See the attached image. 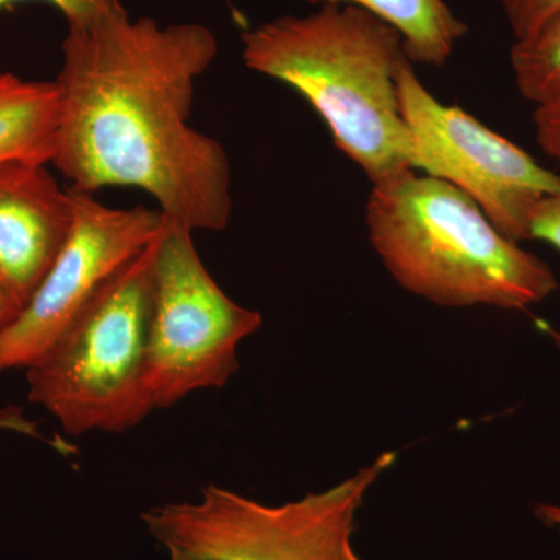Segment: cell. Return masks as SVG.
<instances>
[{
  "instance_id": "1",
  "label": "cell",
  "mask_w": 560,
  "mask_h": 560,
  "mask_svg": "<svg viewBox=\"0 0 560 560\" xmlns=\"http://www.w3.org/2000/svg\"><path fill=\"white\" fill-rule=\"evenodd\" d=\"M219 43L200 22L132 20L97 0L68 21L51 165L86 194L132 187L190 231H221L232 213L231 164L219 140L191 127L198 80Z\"/></svg>"
},
{
  "instance_id": "2",
  "label": "cell",
  "mask_w": 560,
  "mask_h": 560,
  "mask_svg": "<svg viewBox=\"0 0 560 560\" xmlns=\"http://www.w3.org/2000/svg\"><path fill=\"white\" fill-rule=\"evenodd\" d=\"M242 44L246 68L301 94L372 184L415 171L397 94L410 58L388 22L349 3L323 5L265 22L243 33Z\"/></svg>"
},
{
  "instance_id": "3",
  "label": "cell",
  "mask_w": 560,
  "mask_h": 560,
  "mask_svg": "<svg viewBox=\"0 0 560 560\" xmlns=\"http://www.w3.org/2000/svg\"><path fill=\"white\" fill-rule=\"evenodd\" d=\"M366 224L390 276L434 304L525 311L558 290L551 268L467 195L418 171L372 184Z\"/></svg>"
},
{
  "instance_id": "4",
  "label": "cell",
  "mask_w": 560,
  "mask_h": 560,
  "mask_svg": "<svg viewBox=\"0 0 560 560\" xmlns=\"http://www.w3.org/2000/svg\"><path fill=\"white\" fill-rule=\"evenodd\" d=\"M160 235L27 370L28 400L49 411L70 436L124 433L153 412L147 359Z\"/></svg>"
},
{
  "instance_id": "5",
  "label": "cell",
  "mask_w": 560,
  "mask_h": 560,
  "mask_svg": "<svg viewBox=\"0 0 560 560\" xmlns=\"http://www.w3.org/2000/svg\"><path fill=\"white\" fill-rule=\"evenodd\" d=\"M394 460L383 453L340 485L279 506L208 485L200 500L140 518L168 560H361L352 547L357 511Z\"/></svg>"
},
{
  "instance_id": "6",
  "label": "cell",
  "mask_w": 560,
  "mask_h": 560,
  "mask_svg": "<svg viewBox=\"0 0 560 560\" xmlns=\"http://www.w3.org/2000/svg\"><path fill=\"white\" fill-rule=\"evenodd\" d=\"M194 231L165 219L153 272L147 390L153 411L195 390L220 389L238 371V346L264 318L220 289L195 248Z\"/></svg>"
},
{
  "instance_id": "7",
  "label": "cell",
  "mask_w": 560,
  "mask_h": 560,
  "mask_svg": "<svg viewBox=\"0 0 560 560\" xmlns=\"http://www.w3.org/2000/svg\"><path fill=\"white\" fill-rule=\"evenodd\" d=\"M397 94L412 168L463 191L511 241H530L533 210L560 195V175L463 108L438 101L410 60L397 73Z\"/></svg>"
},
{
  "instance_id": "8",
  "label": "cell",
  "mask_w": 560,
  "mask_h": 560,
  "mask_svg": "<svg viewBox=\"0 0 560 560\" xmlns=\"http://www.w3.org/2000/svg\"><path fill=\"white\" fill-rule=\"evenodd\" d=\"M69 189L72 230L32 300L0 331V374L27 371L43 359L103 287L164 228L161 210L110 208L92 194Z\"/></svg>"
},
{
  "instance_id": "9",
  "label": "cell",
  "mask_w": 560,
  "mask_h": 560,
  "mask_svg": "<svg viewBox=\"0 0 560 560\" xmlns=\"http://www.w3.org/2000/svg\"><path fill=\"white\" fill-rule=\"evenodd\" d=\"M72 223L70 189L47 164L0 165V287L20 312L46 278Z\"/></svg>"
},
{
  "instance_id": "10",
  "label": "cell",
  "mask_w": 560,
  "mask_h": 560,
  "mask_svg": "<svg viewBox=\"0 0 560 560\" xmlns=\"http://www.w3.org/2000/svg\"><path fill=\"white\" fill-rule=\"evenodd\" d=\"M60 101L54 81L0 73V165L51 164L57 151Z\"/></svg>"
},
{
  "instance_id": "11",
  "label": "cell",
  "mask_w": 560,
  "mask_h": 560,
  "mask_svg": "<svg viewBox=\"0 0 560 560\" xmlns=\"http://www.w3.org/2000/svg\"><path fill=\"white\" fill-rule=\"evenodd\" d=\"M316 5H357L388 22L404 38L411 62L442 66L456 44L467 35V25L444 0H308Z\"/></svg>"
},
{
  "instance_id": "12",
  "label": "cell",
  "mask_w": 560,
  "mask_h": 560,
  "mask_svg": "<svg viewBox=\"0 0 560 560\" xmlns=\"http://www.w3.org/2000/svg\"><path fill=\"white\" fill-rule=\"evenodd\" d=\"M515 84L525 101L541 103L560 92V22L511 49Z\"/></svg>"
},
{
  "instance_id": "13",
  "label": "cell",
  "mask_w": 560,
  "mask_h": 560,
  "mask_svg": "<svg viewBox=\"0 0 560 560\" xmlns=\"http://www.w3.org/2000/svg\"><path fill=\"white\" fill-rule=\"evenodd\" d=\"M515 40H528L560 22V0H500Z\"/></svg>"
},
{
  "instance_id": "14",
  "label": "cell",
  "mask_w": 560,
  "mask_h": 560,
  "mask_svg": "<svg viewBox=\"0 0 560 560\" xmlns=\"http://www.w3.org/2000/svg\"><path fill=\"white\" fill-rule=\"evenodd\" d=\"M534 130L541 151L560 164V92L534 109Z\"/></svg>"
},
{
  "instance_id": "15",
  "label": "cell",
  "mask_w": 560,
  "mask_h": 560,
  "mask_svg": "<svg viewBox=\"0 0 560 560\" xmlns=\"http://www.w3.org/2000/svg\"><path fill=\"white\" fill-rule=\"evenodd\" d=\"M530 241L550 243L560 250V195L541 200L529 221Z\"/></svg>"
},
{
  "instance_id": "16",
  "label": "cell",
  "mask_w": 560,
  "mask_h": 560,
  "mask_svg": "<svg viewBox=\"0 0 560 560\" xmlns=\"http://www.w3.org/2000/svg\"><path fill=\"white\" fill-rule=\"evenodd\" d=\"M11 2H16V0H0V9L10 5ZM47 2L57 7V9L65 14L66 20L72 21L77 20V18L84 16L88 11L94 9L97 0H47Z\"/></svg>"
},
{
  "instance_id": "17",
  "label": "cell",
  "mask_w": 560,
  "mask_h": 560,
  "mask_svg": "<svg viewBox=\"0 0 560 560\" xmlns=\"http://www.w3.org/2000/svg\"><path fill=\"white\" fill-rule=\"evenodd\" d=\"M548 334L551 335L552 340L558 342L560 348V334L559 331L547 329ZM537 515L544 521L548 523V525L558 526L560 528V506H555V504H540L537 506Z\"/></svg>"
},
{
  "instance_id": "18",
  "label": "cell",
  "mask_w": 560,
  "mask_h": 560,
  "mask_svg": "<svg viewBox=\"0 0 560 560\" xmlns=\"http://www.w3.org/2000/svg\"><path fill=\"white\" fill-rule=\"evenodd\" d=\"M0 430H14L21 431V433L33 434L38 436L31 422L21 418L20 415L11 412L9 416H0Z\"/></svg>"
},
{
  "instance_id": "19",
  "label": "cell",
  "mask_w": 560,
  "mask_h": 560,
  "mask_svg": "<svg viewBox=\"0 0 560 560\" xmlns=\"http://www.w3.org/2000/svg\"><path fill=\"white\" fill-rule=\"evenodd\" d=\"M20 308L14 305V302L10 300L9 294L0 287V331L5 329L7 326L16 318Z\"/></svg>"
}]
</instances>
